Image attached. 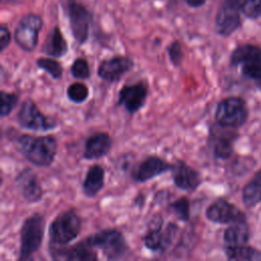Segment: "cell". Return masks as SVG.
I'll use <instances>...</instances> for the list:
<instances>
[{"mask_svg": "<svg viewBox=\"0 0 261 261\" xmlns=\"http://www.w3.org/2000/svg\"><path fill=\"white\" fill-rule=\"evenodd\" d=\"M16 120L22 128L33 132H47L57 127L56 119L45 115L30 98L21 103Z\"/></svg>", "mask_w": 261, "mask_h": 261, "instance_id": "obj_7", "label": "cell"}, {"mask_svg": "<svg viewBox=\"0 0 261 261\" xmlns=\"http://www.w3.org/2000/svg\"><path fill=\"white\" fill-rule=\"evenodd\" d=\"M11 35L8 28L5 24H1L0 27V51L3 52L8 45L10 44Z\"/></svg>", "mask_w": 261, "mask_h": 261, "instance_id": "obj_33", "label": "cell"}, {"mask_svg": "<svg viewBox=\"0 0 261 261\" xmlns=\"http://www.w3.org/2000/svg\"><path fill=\"white\" fill-rule=\"evenodd\" d=\"M46 220L43 214L34 213L27 217L20 227L18 260L30 259L42 246Z\"/></svg>", "mask_w": 261, "mask_h": 261, "instance_id": "obj_2", "label": "cell"}, {"mask_svg": "<svg viewBox=\"0 0 261 261\" xmlns=\"http://www.w3.org/2000/svg\"><path fill=\"white\" fill-rule=\"evenodd\" d=\"M178 232V226L174 222H168L163 227V219L156 215L152 226L143 237L145 247L154 253H163L173 244Z\"/></svg>", "mask_w": 261, "mask_h": 261, "instance_id": "obj_6", "label": "cell"}, {"mask_svg": "<svg viewBox=\"0 0 261 261\" xmlns=\"http://www.w3.org/2000/svg\"><path fill=\"white\" fill-rule=\"evenodd\" d=\"M67 14L71 34L74 40L83 45L89 38L90 25L92 22V13L82 3L75 0H69Z\"/></svg>", "mask_w": 261, "mask_h": 261, "instance_id": "obj_10", "label": "cell"}, {"mask_svg": "<svg viewBox=\"0 0 261 261\" xmlns=\"http://www.w3.org/2000/svg\"><path fill=\"white\" fill-rule=\"evenodd\" d=\"M37 66L49 73L52 79L60 80L63 74V67L59 61L53 57H40L36 61Z\"/></svg>", "mask_w": 261, "mask_h": 261, "instance_id": "obj_25", "label": "cell"}, {"mask_svg": "<svg viewBox=\"0 0 261 261\" xmlns=\"http://www.w3.org/2000/svg\"><path fill=\"white\" fill-rule=\"evenodd\" d=\"M50 256L54 260L65 261H94L98 259V255L88 241L85 239L73 246H57L50 244Z\"/></svg>", "mask_w": 261, "mask_h": 261, "instance_id": "obj_12", "label": "cell"}, {"mask_svg": "<svg viewBox=\"0 0 261 261\" xmlns=\"http://www.w3.org/2000/svg\"><path fill=\"white\" fill-rule=\"evenodd\" d=\"M86 240L93 248L101 250L104 257L108 260L121 259L129 251L122 232L115 228L102 229L88 236Z\"/></svg>", "mask_w": 261, "mask_h": 261, "instance_id": "obj_4", "label": "cell"}, {"mask_svg": "<svg viewBox=\"0 0 261 261\" xmlns=\"http://www.w3.org/2000/svg\"><path fill=\"white\" fill-rule=\"evenodd\" d=\"M16 189L29 203L39 202L43 197V188L38 175L31 168L22 169L15 176Z\"/></svg>", "mask_w": 261, "mask_h": 261, "instance_id": "obj_17", "label": "cell"}, {"mask_svg": "<svg viewBox=\"0 0 261 261\" xmlns=\"http://www.w3.org/2000/svg\"><path fill=\"white\" fill-rule=\"evenodd\" d=\"M241 11L250 18H257L261 16V0H245Z\"/></svg>", "mask_w": 261, "mask_h": 261, "instance_id": "obj_32", "label": "cell"}, {"mask_svg": "<svg viewBox=\"0 0 261 261\" xmlns=\"http://www.w3.org/2000/svg\"><path fill=\"white\" fill-rule=\"evenodd\" d=\"M166 50H167V54H168L169 60L172 63V65L174 67L180 66L182 63V60H184V50H182L181 44L177 40H175L167 46Z\"/></svg>", "mask_w": 261, "mask_h": 261, "instance_id": "obj_31", "label": "cell"}, {"mask_svg": "<svg viewBox=\"0 0 261 261\" xmlns=\"http://www.w3.org/2000/svg\"><path fill=\"white\" fill-rule=\"evenodd\" d=\"M248 109L243 99L228 97L221 100L215 111V119L218 124L224 127H238L246 122Z\"/></svg>", "mask_w": 261, "mask_h": 261, "instance_id": "obj_8", "label": "cell"}, {"mask_svg": "<svg viewBox=\"0 0 261 261\" xmlns=\"http://www.w3.org/2000/svg\"><path fill=\"white\" fill-rule=\"evenodd\" d=\"M205 214L208 220L220 224L246 221V215L236 205L223 199L209 205Z\"/></svg>", "mask_w": 261, "mask_h": 261, "instance_id": "obj_15", "label": "cell"}, {"mask_svg": "<svg viewBox=\"0 0 261 261\" xmlns=\"http://www.w3.org/2000/svg\"><path fill=\"white\" fill-rule=\"evenodd\" d=\"M184 1L186 2L187 5H189L190 7H194V8L204 5L206 2V0H184Z\"/></svg>", "mask_w": 261, "mask_h": 261, "instance_id": "obj_34", "label": "cell"}, {"mask_svg": "<svg viewBox=\"0 0 261 261\" xmlns=\"http://www.w3.org/2000/svg\"><path fill=\"white\" fill-rule=\"evenodd\" d=\"M243 202L248 207H253L261 202V169L243 190Z\"/></svg>", "mask_w": 261, "mask_h": 261, "instance_id": "obj_23", "label": "cell"}, {"mask_svg": "<svg viewBox=\"0 0 261 261\" xmlns=\"http://www.w3.org/2000/svg\"><path fill=\"white\" fill-rule=\"evenodd\" d=\"M112 144V138L107 133H95L86 140L83 158L86 160L100 159L110 152Z\"/></svg>", "mask_w": 261, "mask_h": 261, "instance_id": "obj_19", "label": "cell"}, {"mask_svg": "<svg viewBox=\"0 0 261 261\" xmlns=\"http://www.w3.org/2000/svg\"><path fill=\"white\" fill-rule=\"evenodd\" d=\"M15 145L28 161L39 167L50 166L57 153V141L49 135H20L15 139Z\"/></svg>", "mask_w": 261, "mask_h": 261, "instance_id": "obj_1", "label": "cell"}, {"mask_svg": "<svg viewBox=\"0 0 261 261\" xmlns=\"http://www.w3.org/2000/svg\"><path fill=\"white\" fill-rule=\"evenodd\" d=\"M250 237L249 227L246 221L230 223L223 232V240L227 246L245 245Z\"/></svg>", "mask_w": 261, "mask_h": 261, "instance_id": "obj_22", "label": "cell"}, {"mask_svg": "<svg viewBox=\"0 0 261 261\" xmlns=\"http://www.w3.org/2000/svg\"><path fill=\"white\" fill-rule=\"evenodd\" d=\"M18 95L11 92H6L4 90L1 91V107H0V115L1 117L8 116L16 107L18 103Z\"/></svg>", "mask_w": 261, "mask_h": 261, "instance_id": "obj_29", "label": "cell"}, {"mask_svg": "<svg viewBox=\"0 0 261 261\" xmlns=\"http://www.w3.org/2000/svg\"><path fill=\"white\" fill-rule=\"evenodd\" d=\"M105 170L99 164H93L89 167L82 185V191L88 198L96 197L104 187Z\"/></svg>", "mask_w": 261, "mask_h": 261, "instance_id": "obj_20", "label": "cell"}, {"mask_svg": "<svg viewBox=\"0 0 261 261\" xmlns=\"http://www.w3.org/2000/svg\"><path fill=\"white\" fill-rule=\"evenodd\" d=\"M171 177L176 188L193 192L202 184L201 173L182 160H176L171 166Z\"/></svg>", "mask_w": 261, "mask_h": 261, "instance_id": "obj_16", "label": "cell"}, {"mask_svg": "<svg viewBox=\"0 0 261 261\" xmlns=\"http://www.w3.org/2000/svg\"><path fill=\"white\" fill-rule=\"evenodd\" d=\"M241 9L223 1L215 17L216 32L224 37L231 35L241 25Z\"/></svg>", "mask_w": 261, "mask_h": 261, "instance_id": "obj_18", "label": "cell"}, {"mask_svg": "<svg viewBox=\"0 0 261 261\" xmlns=\"http://www.w3.org/2000/svg\"><path fill=\"white\" fill-rule=\"evenodd\" d=\"M90 91L87 85L81 82L70 84L66 89L67 99L75 104L84 103L89 97Z\"/></svg>", "mask_w": 261, "mask_h": 261, "instance_id": "obj_26", "label": "cell"}, {"mask_svg": "<svg viewBox=\"0 0 261 261\" xmlns=\"http://www.w3.org/2000/svg\"><path fill=\"white\" fill-rule=\"evenodd\" d=\"M232 153V141L231 138L221 137L217 139L213 146V154L216 158L226 159Z\"/></svg>", "mask_w": 261, "mask_h": 261, "instance_id": "obj_30", "label": "cell"}, {"mask_svg": "<svg viewBox=\"0 0 261 261\" xmlns=\"http://www.w3.org/2000/svg\"><path fill=\"white\" fill-rule=\"evenodd\" d=\"M230 64L241 66L242 72L247 77L255 81L261 89V48L252 44L237 47L230 55Z\"/></svg>", "mask_w": 261, "mask_h": 261, "instance_id": "obj_5", "label": "cell"}, {"mask_svg": "<svg viewBox=\"0 0 261 261\" xmlns=\"http://www.w3.org/2000/svg\"><path fill=\"white\" fill-rule=\"evenodd\" d=\"M82 230V218L74 209L59 213L50 223L48 234L50 244L65 246L74 241Z\"/></svg>", "mask_w": 261, "mask_h": 261, "instance_id": "obj_3", "label": "cell"}, {"mask_svg": "<svg viewBox=\"0 0 261 261\" xmlns=\"http://www.w3.org/2000/svg\"><path fill=\"white\" fill-rule=\"evenodd\" d=\"M149 93L148 83L139 81L135 84L124 85L118 92L117 104L122 106L130 115L143 108Z\"/></svg>", "mask_w": 261, "mask_h": 261, "instance_id": "obj_11", "label": "cell"}, {"mask_svg": "<svg viewBox=\"0 0 261 261\" xmlns=\"http://www.w3.org/2000/svg\"><path fill=\"white\" fill-rule=\"evenodd\" d=\"M70 73L76 80H88L91 76V68L87 59L79 57L70 66Z\"/></svg>", "mask_w": 261, "mask_h": 261, "instance_id": "obj_28", "label": "cell"}, {"mask_svg": "<svg viewBox=\"0 0 261 261\" xmlns=\"http://www.w3.org/2000/svg\"><path fill=\"white\" fill-rule=\"evenodd\" d=\"M171 166L172 164L167 160L159 156L151 155L146 157L133 168L130 176L135 181L145 182L169 171Z\"/></svg>", "mask_w": 261, "mask_h": 261, "instance_id": "obj_14", "label": "cell"}, {"mask_svg": "<svg viewBox=\"0 0 261 261\" xmlns=\"http://www.w3.org/2000/svg\"><path fill=\"white\" fill-rule=\"evenodd\" d=\"M225 255L230 260H261V253L245 245L226 246Z\"/></svg>", "mask_w": 261, "mask_h": 261, "instance_id": "obj_24", "label": "cell"}, {"mask_svg": "<svg viewBox=\"0 0 261 261\" xmlns=\"http://www.w3.org/2000/svg\"><path fill=\"white\" fill-rule=\"evenodd\" d=\"M68 51V45L59 27H54L42 46V52L53 58L63 57Z\"/></svg>", "mask_w": 261, "mask_h": 261, "instance_id": "obj_21", "label": "cell"}, {"mask_svg": "<svg viewBox=\"0 0 261 261\" xmlns=\"http://www.w3.org/2000/svg\"><path fill=\"white\" fill-rule=\"evenodd\" d=\"M169 208L177 219L186 222L190 220L191 214V204L187 197H180L169 204Z\"/></svg>", "mask_w": 261, "mask_h": 261, "instance_id": "obj_27", "label": "cell"}, {"mask_svg": "<svg viewBox=\"0 0 261 261\" xmlns=\"http://www.w3.org/2000/svg\"><path fill=\"white\" fill-rule=\"evenodd\" d=\"M43 28V19L36 13H28L23 15L15 30L14 41L16 45L27 52H32L36 49L39 41V33Z\"/></svg>", "mask_w": 261, "mask_h": 261, "instance_id": "obj_9", "label": "cell"}, {"mask_svg": "<svg viewBox=\"0 0 261 261\" xmlns=\"http://www.w3.org/2000/svg\"><path fill=\"white\" fill-rule=\"evenodd\" d=\"M133 67L134 61L130 57L124 55H115L100 62L97 69V74L105 82L116 83Z\"/></svg>", "mask_w": 261, "mask_h": 261, "instance_id": "obj_13", "label": "cell"}]
</instances>
